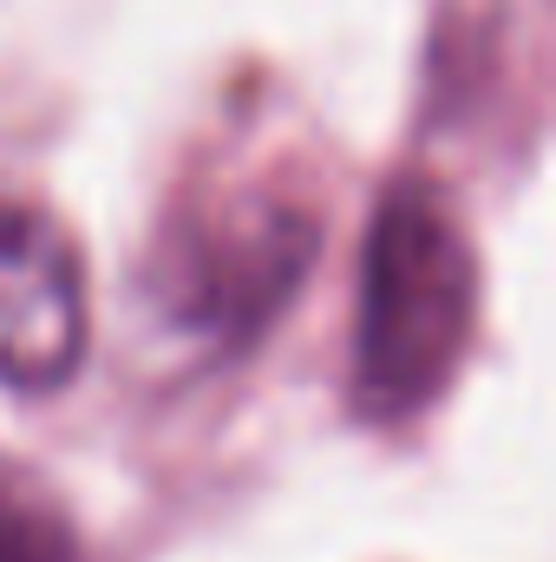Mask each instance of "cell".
Listing matches in <instances>:
<instances>
[{
    "label": "cell",
    "instance_id": "6da1fadb",
    "mask_svg": "<svg viewBox=\"0 0 556 562\" xmlns=\"http://www.w3.org/2000/svg\"><path fill=\"white\" fill-rule=\"evenodd\" d=\"M478 327V256L458 210L425 183H387L354 314V406L374 425L419 419L458 373Z\"/></svg>",
    "mask_w": 556,
    "mask_h": 562
},
{
    "label": "cell",
    "instance_id": "3957f363",
    "mask_svg": "<svg viewBox=\"0 0 556 562\" xmlns=\"http://www.w3.org/2000/svg\"><path fill=\"white\" fill-rule=\"evenodd\" d=\"M86 262L59 216L0 196V386L59 393L86 360Z\"/></svg>",
    "mask_w": 556,
    "mask_h": 562
},
{
    "label": "cell",
    "instance_id": "7a4b0ae2",
    "mask_svg": "<svg viewBox=\"0 0 556 562\" xmlns=\"http://www.w3.org/2000/svg\"><path fill=\"white\" fill-rule=\"evenodd\" d=\"M308 262H314L308 210L249 196L223 216L184 223V236L157 256V314L210 353L249 347L301 288Z\"/></svg>",
    "mask_w": 556,
    "mask_h": 562
},
{
    "label": "cell",
    "instance_id": "277c9868",
    "mask_svg": "<svg viewBox=\"0 0 556 562\" xmlns=\"http://www.w3.org/2000/svg\"><path fill=\"white\" fill-rule=\"evenodd\" d=\"M0 562H86L66 504L13 458H0Z\"/></svg>",
    "mask_w": 556,
    "mask_h": 562
}]
</instances>
